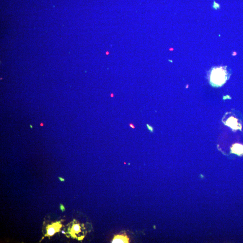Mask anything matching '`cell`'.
Returning <instances> with one entry per match:
<instances>
[{
	"label": "cell",
	"instance_id": "3957f363",
	"mask_svg": "<svg viewBox=\"0 0 243 243\" xmlns=\"http://www.w3.org/2000/svg\"><path fill=\"white\" fill-rule=\"evenodd\" d=\"M226 124L227 126L231 127L233 129H238V127L237 119L235 118L231 117L229 119L226 121Z\"/></svg>",
	"mask_w": 243,
	"mask_h": 243
},
{
	"label": "cell",
	"instance_id": "30bf717a",
	"mask_svg": "<svg viewBox=\"0 0 243 243\" xmlns=\"http://www.w3.org/2000/svg\"><path fill=\"white\" fill-rule=\"evenodd\" d=\"M133 124H130L131 127H132H132H133V128H134L135 127H134V126H133Z\"/></svg>",
	"mask_w": 243,
	"mask_h": 243
},
{
	"label": "cell",
	"instance_id": "ba28073f",
	"mask_svg": "<svg viewBox=\"0 0 243 243\" xmlns=\"http://www.w3.org/2000/svg\"><path fill=\"white\" fill-rule=\"evenodd\" d=\"M60 208H61V210H62V211H64L65 210V208H64V207L63 206V205H61L60 206Z\"/></svg>",
	"mask_w": 243,
	"mask_h": 243
},
{
	"label": "cell",
	"instance_id": "9c48e42d",
	"mask_svg": "<svg viewBox=\"0 0 243 243\" xmlns=\"http://www.w3.org/2000/svg\"><path fill=\"white\" fill-rule=\"evenodd\" d=\"M59 179H60V180L61 181V182H63V181H64V179H63V178H61V177H59Z\"/></svg>",
	"mask_w": 243,
	"mask_h": 243
},
{
	"label": "cell",
	"instance_id": "7a4b0ae2",
	"mask_svg": "<svg viewBox=\"0 0 243 243\" xmlns=\"http://www.w3.org/2000/svg\"><path fill=\"white\" fill-rule=\"evenodd\" d=\"M129 242L128 238L124 235H117L115 237L112 241V243H127Z\"/></svg>",
	"mask_w": 243,
	"mask_h": 243
},
{
	"label": "cell",
	"instance_id": "8fae6325",
	"mask_svg": "<svg viewBox=\"0 0 243 243\" xmlns=\"http://www.w3.org/2000/svg\"><path fill=\"white\" fill-rule=\"evenodd\" d=\"M62 233H63V234H65V232H64V231H62Z\"/></svg>",
	"mask_w": 243,
	"mask_h": 243
},
{
	"label": "cell",
	"instance_id": "6da1fadb",
	"mask_svg": "<svg viewBox=\"0 0 243 243\" xmlns=\"http://www.w3.org/2000/svg\"><path fill=\"white\" fill-rule=\"evenodd\" d=\"M227 79L226 71L222 67L213 69L210 75V81L215 86L222 85Z\"/></svg>",
	"mask_w": 243,
	"mask_h": 243
},
{
	"label": "cell",
	"instance_id": "277c9868",
	"mask_svg": "<svg viewBox=\"0 0 243 243\" xmlns=\"http://www.w3.org/2000/svg\"><path fill=\"white\" fill-rule=\"evenodd\" d=\"M231 151L234 153L241 155L243 154V146L241 144H236L233 146Z\"/></svg>",
	"mask_w": 243,
	"mask_h": 243
},
{
	"label": "cell",
	"instance_id": "52a82bcc",
	"mask_svg": "<svg viewBox=\"0 0 243 243\" xmlns=\"http://www.w3.org/2000/svg\"><path fill=\"white\" fill-rule=\"evenodd\" d=\"M146 127L150 132H151V133H153V128L151 126H150V125H149V124H147Z\"/></svg>",
	"mask_w": 243,
	"mask_h": 243
},
{
	"label": "cell",
	"instance_id": "8992f818",
	"mask_svg": "<svg viewBox=\"0 0 243 243\" xmlns=\"http://www.w3.org/2000/svg\"><path fill=\"white\" fill-rule=\"evenodd\" d=\"M73 229L75 232L79 233L80 231V226L79 224H75L73 226Z\"/></svg>",
	"mask_w": 243,
	"mask_h": 243
},
{
	"label": "cell",
	"instance_id": "5b68a950",
	"mask_svg": "<svg viewBox=\"0 0 243 243\" xmlns=\"http://www.w3.org/2000/svg\"><path fill=\"white\" fill-rule=\"evenodd\" d=\"M56 229H55L54 227H52V226H50V227L48 228L47 234H48V236H52L54 235V234L56 233Z\"/></svg>",
	"mask_w": 243,
	"mask_h": 243
}]
</instances>
